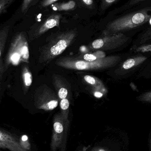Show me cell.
Listing matches in <instances>:
<instances>
[{"instance_id":"obj_1","label":"cell","mask_w":151,"mask_h":151,"mask_svg":"<svg viewBox=\"0 0 151 151\" xmlns=\"http://www.w3.org/2000/svg\"><path fill=\"white\" fill-rule=\"evenodd\" d=\"M78 35L76 29L58 32L51 34L47 43L40 49L39 63L44 64L50 63L73 43Z\"/></svg>"},{"instance_id":"obj_2","label":"cell","mask_w":151,"mask_h":151,"mask_svg":"<svg viewBox=\"0 0 151 151\" xmlns=\"http://www.w3.org/2000/svg\"><path fill=\"white\" fill-rule=\"evenodd\" d=\"M150 7H146L121 16L109 22L103 31V35L122 33L151 22Z\"/></svg>"},{"instance_id":"obj_3","label":"cell","mask_w":151,"mask_h":151,"mask_svg":"<svg viewBox=\"0 0 151 151\" xmlns=\"http://www.w3.org/2000/svg\"><path fill=\"white\" fill-rule=\"evenodd\" d=\"M121 60L118 56L105 57L96 61H88L79 58L64 57L56 60V65L65 69L77 70H95L113 67Z\"/></svg>"},{"instance_id":"obj_4","label":"cell","mask_w":151,"mask_h":151,"mask_svg":"<svg viewBox=\"0 0 151 151\" xmlns=\"http://www.w3.org/2000/svg\"><path fill=\"white\" fill-rule=\"evenodd\" d=\"M29 50L25 33L20 32L14 36L5 58V68L17 66L22 63H29Z\"/></svg>"},{"instance_id":"obj_5","label":"cell","mask_w":151,"mask_h":151,"mask_svg":"<svg viewBox=\"0 0 151 151\" xmlns=\"http://www.w3.org/2000/svg\"><path fill=\"white\" fill-rule=\"evenodd\" d=\"M69 126L70 121L65 120L61 113L55 114L53 118V131L50 144L51 151H57L59 149L65 151Z\"/></svg>"},{"instance_id":"obj_6","label":"cell","mask_w":151,"mask_h":151,"mask_svg":"<svg viewBox=\"0 0 151 151\" xmlns=\"http://www.w3.org/2000/svg\"><path fill=\"white\" fill-rule=\"evenodd\" d=\"M56 93L48 85L43 84L38 87L34 94V105L37 109L46 111L56 109L59 103Z\"/></svg>"},{"instance_id":"obj_7","label":"cell","mask_w":151,"mask_h":151,"mask_svg":"<svg viewBox=\"0 0 151 151\" xmlns=\"http://www.w3.org/2000/svg\"><path fill=\"white\" fill-rule=\"evenodd\" d=\"M62 15L58 12L51 13L44 19L40 20L32 26L28 32L30 41L38 39L50 29L59 27Z\"/></svg>"},{"instance_id":"obj_8","label":"cell","mask_w":151,"mask_h":151,"mask_svg":"<svg viewBox=\"0 0 151 151\" xmlns=\"http://www.w3.org/2000/svg\"><path fill=\"white\" fill-rule=\"evenodd\" d=\"M129 38L123 33L103 35L91 44L92 49L110 50L119 47L128 41Z\"/></svg>"},{"instance_id":"obj_9","label":"cell","mask_w":151,"mask_h":151,"mask_svg":"<svg viewBox=\"0 0 151 151\" xmlns=\"http://www.w3.org/2000/svg\"><path fill=\"white\" fill-rule=\"evenodd\" d=\"M0 148L10 151H27L20 146L19 140L8 132L0 129Z\"/></svg>"},{"instance_id":"obj_10","label":"cell","mask_w":151,"mask_h":151,"mask_svg":"<svg viewBox=\"0 0 151 151\" xmlns=\"http://www.w3.org/2000/svg\"><path fill=\"white\" fill-rule=\"evenodd\" d=\"M10 28V25H7L0 30V76L2 75L4 71L2 62L1 61V59L8 38Z\"/></svg>"},{"instance_id":"obj_11","label":"cell","mask_w":151,"mask_h":151,"mask_svg":"<svg viewBox=\"0 0 151 151\" xmlns=\"http://www.w3.org/2000/svg\"><path fill=\"white\" fill-rule=\"evenodd\" d=\"M50 7L55 11H68L75 9L77 5L75 1L71 0L67 2L54 3Z\"/></svg>"},{"instance_id":"obj_12","label":"cell","mask_w":151,"mask_h":151,"mask_svg":"<svg viewBox=\"0 0 151 151\" xmlns=\"http://www.w3.org/2000/svg\"><path fill=\"white\" fill-rule=\"evenodd\" d=\"M53 82L57 92V96L59 99L66 98L68 95V90L65 87L62 80L58 76L53 75Z\"/></svg>"},{"instance_id":"obj_13","label":"cell","mask_w":151,"mask_h":151,"mask_svg":"<svg viewBox=\"0 0 151 151\" xmlns=\"http://www.w3.org/2000/svg\"><path fill=\"white\" fill-rule=\"evenodd\" d=\"M24 92L26 94L33 83V75L27 66H23L22 73Z\"/></svg>"},{"instance_id":"obj_14","label":"cell","mask_w":151,"mask_h":151,"mask_svg":"<svg viewBox=\"0 0 151 151\" xmlns=\"http://www.w3.org/2000/svg\"><path fill=\"white\" fill-rule=\"evenodd\" d=\"M147 58L144 56L136 57L134 58H129L123 63L122 67L125 70H129L141 64Z\"/></svg>"},{"instance_id":"obj_15","label":"cell","mask_w":151,"mask_h":151,"mask_svg":"<svg viewBox=\"0 0 151 151\" xmlns=\"http://www.w3.org/2000/svg\"><path fill=\"white\" fill-rule=\"evenodd\" d=\"M60 106L61 108V114L64 119L66 121H69L68 115L69 113V106L70 102L67 99L65 98L61 99L60 102Z\"/></svg>"},{"instance_id":"obj_16","label":"cell","mask_w":151,"mask_h":151,"mask_svg":"<svg viewBox=\"0 0 151 151\" xmlns=\"http://www.w3.org/2000/svg\"><path fill=\"white\" fill-rule=\"evenodd\" d=\"M146 1H148V0H130L126 4H124L122 7L115 10V12L116 13H118V12L125 11L129 9H131V8H133V7L136 6L138 4Z\"/></svg>"},{"instance_id":"obj_17","label":"cell","mask_w":151,"mask_h":151,"mask_svg":"<svg viewBox=\"0 0 151 151\" xmlns=\"http://www.w3.org/2000/svg\"><path fill=\"white\" fill-rule=\"evenodd\" d=\"M98 52L94 54H87L81 57V58H83L84 60L88 61H96L99 58L105 57V55L103 52H100L99 54H98Z\"/></svg>"},{"instance_id":"obj_18","label":"cell","mask_w":151,"mask_h":151,"mask_svg":"<svg viewBox=\"0 0 151 151\" xmlns=\"http://www.w3.org/2000/svg\"><path fill=\"white\" fill-rule=\"evenodd\" d=\"M38 0H23L21 6L22 14H26L29 9L37 3Z\"/></svg>"},{"instance_id":"obj_19","label":"cell","mask_w":151,"mask_h":151,"mask_svg":"<svg viewBox=\"0 0 151 151\" xmlns=\"http://www.w3.org/2000/svg\"><path fill=\"white\" fill-rule=\"evenodd\" d=\"M77 6L88 9H93L95 8V4L93 0H76Z\"/></svg>"},{"instance_id":"obj_20","label":"cell","mask_w":151,"mask_h":151,"mask_svg":"<svg viewBox=\"0 0 151 151\" xmlns=\"http://www.w3.org/2000/svg\"><path fill=\"white\" fill-rule=\"evenodd\" d=\"M120 0H99L100 1V11L104 12L112 5L115 4Z\"/></svg>"},{"instance_id":"obj_21","label":"cell","mask_w":151,"mask_h":151,"mask_svg":"<svg viewBox=\"0 0 151 151\" xmlns=\"http://www.w3.org/2000/svg\"><path fill=\"white\" fill-rule=\"evenodd\" d=\"M19 142L20 146L26 150L29 151L31 150V144L29 142L28 137L26 135H24L20 137L19 140Z\"/></svg>"},{"instance_id":"obj_22","label":"cell","mask_w":151,"mask_h":151,"mask_svg":"<svg viewBox=\"0 0 151 151\" xmlns=\"http://www.w3.org/2000/svg\"><path fill=\"white\" fill-rule=\"evenodd\" d=\"M16 0H0V16L7 12L8 8Z\"/></svg>"},{"instance_id":"obj_23","label":"cell","mask_w":151,"mask_h":151,"mask_svg":"<svg viewBox=\"0 0 151 151\" xmlns=\"http://www.w3.org/2000/svg\"><path fill=\"white\" fill-rule=\"evenodd\" d=\"M58 1L59 0H42L40 4V8L42 9L48 7L54 3Z\"/></svg>"},{"instance_id":"obj_24","label":"cell","mask_w":151,"mask_h":151,"mask_svg":"<svg viewBox=\"0 0 151 151\" xmlns=\"http://www.w3.org/2000/svg\"><path fill=\"white\" fill-rule=\"evenodd\" d=\"M84 80L86 82L92 85H95L98 84L97 80L93 76L89 75H86L84 77Z\"/></svg>"},{"instance_id":"obj_25","label":"cell","mask_w":151,"mask_h":151,"mask_svg":"<svg viewBox=\"0 0 151 151\" xmlns=\"http://www.w3.org/2000/svg\"><path fill=\"white\" fill-rule=\"evenodd\" d=\"M151 50V46L150 44L140 47L137 49V51H141V52H150Z\"/></svg>"},{"instance_id":"obj_26","label":"cell","mask_w":151,"mask_h":151,"mask_svg":"<svg viewBox=\"0 0 151 151\" xmlns=\"http://www.w3.org/2000/svg\"><path fill=\"white\" fill-rule=\"evenodd\" d=\"M89 151H110L108 149L105 147L101 146H96L93 147L90 149Z\"/></svg>"},{"instance_id":"obj_27","label":"cell","mask_w":151,"mask_h":151,"mask_svg":"<svg viewBox=\"0 0 151 151\" xmlns=\"http://www.w3.org/2000/svg\"><path fill=\"white\" fill-rule=\"evenodd\" d=\"M94 95H95V96L97 98H100L101 97L103 96V94L101 92H98V91H97V92H95L94 94Z\"/></svg>"},{"instance_id":"obj_28","label":"cell","mask_w":151,"mask_h":151,"mask_svg":"<svg viewBox=\"0 0 151 151\" xmlns=\"http://www.w3.org/2000/svg\"><path fill=\"white\" fill-rule=\"evenodd\" d=\"M87 147H84L83 148H79L76 151H87Z\"/></svg>"}]
</instances>
